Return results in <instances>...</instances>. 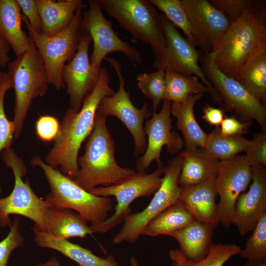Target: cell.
<instances>
[{
	"label": "cell",
	"instance_id": "cell-39",
	"mask_svg": "<svg viewBox=\"0 0 266 266\" xmlns=\"http://www.w3.org/2000/svg\"><path fill=\"white\" fill-rule=\"evenodd\" d=\"M209 1L226 16L231 24L238 19L255 1L252 0H210Z\"/></svg>",
	"mask_w": 266,
	"mask_h": 266
},
{
	"label": "cell",
	"instance_id": "cell-44",
	"mask_svg": "<svg viewBox=\"0 0 266 266\" xmlns=\"http://www.w3.org/2000/svg\"><path fill=\"white\" fill-rule=\"evenodd\" d=\"M10 47L8 44L0 37V68L7 67L10 59L9 55Z\"/></svg>",
	"mask_w": 266,
	"mask_h": 266
},
{
	"label": "cell",
	"instance_id": "cell-19",
	"mask_svg": "<svg viewBox=\"0 0 266 266\" xmlns=\"http://www.w3.org/2000/svg\"><path fill=\"white\" fill-rule=\"evenodd\" d=\"M251 167L252 183L237 199L232 221L241 235L252 231L266 213V170L261 165Z\"/></svg>",
	"mask_w": 266,
	"mask_h": 266
},
{
	"label": "cell",
	"instance_id": "cell-41",
	"mask_svg": "<svg viewBox=\"0 0 266 266\" xmlns=\"http://www.w3.org/2000/svg\"><path fill=\"white\" fill-rule=\"evenodd\" d=\"M17 1L32 28L38 33H42V22L35 0H17Z\"/></svg>",
	"mask_w": 266,
	"mask_h": 266
},
{
	"label": "cell",
	"instance_id": "cell-36",
	"mask_svg": "<svg viewBox=\"0 0 266 266\" xmlns=\"http://www.w3.org/2000/svg\"><path fill=\"white\" fill-rule=\"evenodd\" d=\"M12 89V82L7 72L0 70V153L11 148L15 126L14 122L9 120L4 108V99L7 91ZM2 190L0 187V194Z\"/></svg>",
	"mask_w": 266,
	"mask_h": 266
},
{
	"label": "cell",
	"instance_id": "cell-32",
	"mask_svg": "<svg viewBox=\"0 0 266 266\" xmlns=\"http://www.w3.org/2000/svg\"><path fill=\"white\" fill-rule=\"evenodd\" d=\"M234 79L264 104L266 98V51L255 58Z\"/></svg>",
	"mask_w": 266,
	"mask_h": 266
},
{
	"label": "cell",
	"instance_id": "cell-8",
	"mask_svg": "<svg viewBox=\"0 0 266 266\" xmlns=\"http://www.w3.org/2000/svg\"><path fill=\"white\" fill-rule=\"evenodd\" d=\"M2 156L5 165L13 171L14 186L8 196L0 198V227H10L13 221L9 216L16 214L32 220L35 223L33 228L44 232V213L48 204L34 193L28 181H23L27 168L14 150L11 148L4 150Z\"/></svg>",
	"mask_w": 266,
	"mask_h": 266
},
{
	"label": "cell",
	"instance_id": "cell-46",
	"mask_svg": "<svg viewBox=\"0 0 266 266\" xmlns=\"http://www.w3.org/2000/svg\"><path fill=\"white\" fill-rule=\"evenodd\" d=\"M242 266H266V260L258 262L247 261Z\"/></svg>",
	"mask_w": 266,
	"mask_h": 266
},
{
	"label": "cell",
	"instance_id": "cell-45",
	"mask_svg": "<svg viewBox=\"0 0 266 266\" xmlns=\"http://www.w3.org/2000/svg\"><path fill=\"white\" fill-rule=\"evenodd\" d=\"M31 266H61V264L56 257H52L46 262Z\"/></svg>",
	"mask_w": 266,
	"mask_h": 266
},
{
	"label": "cell",
	"instance_id": "cell-1",
	"mask_svg": "<svg viewBox=\"0 0 266 266\" xmlns=\"http://www.w3.org/2000/svg\"><path fill=\"white\" fill-rule=\"evenodd\" d=\"M110 77L101 66L98 82L85 98L80 110L69 108L66 111L54 144L47 154L45 163L74 180L78 170V155L81 144L91 134L99 104L115 92L110 86Z\"/></svg>",
	"mask_w": 266,
	"mask_h": 266
},
{
	"label": "cell",
	"instance_id": "cell-42",
	"mask_svg": "<svg viewBox=\"0 0 266 266\" xmlns=\"http://www.w3.org/2000/svg\"><path fill=\"white\" fill-rule=\"evenodd\" d=\"M249 125V123L241 122L235 117L232 116L224 118L220 129L221 133L224 135H242L247 133Z\"/></svg>",
	"mask_w": 266,
	"mask_h": 266
},
{
	"label": "cell",
	"instance_id": "cell-40",
	"mask_svg": "<svg viewBox=\"0 0 266 266\" xmlns=\"http://www.w3.org/2000/svg\"><path fill=\"white\" fill-rule=\"evenodd\" d=\"M57 118L51 115L40 116L35 122V132L39 139L45 142L54 141L60 131Z\"/></svg>",
	"mask_w": 266,
	"mask_h": 266
},
{
	"label": "cell",
	"instance_id": "cell-33",
	"mask_svg": "<svg viewBox=\"0 0 266 266\" xmlns=\"http://www.w3.org/2000/svg\"><path fill=\"white\" fill-rule=\"evenodd\" d=\"M176 28L181 29L187 39L194 47L197 46L193 36L190 23L182 3L180 0H149Z\"/></svg>",
	"mask_w": 266,
	"mask_h": 266
},
{
	"label": "cell",
	"instance_id": "cell-7",
	"mask_svg": "<svg viewBox=\"0 0 266 266\" xmlns=\"http://www.w3.org/2000/svg\"><path fill=\"white\" fill-rule=\"evenodd\" d=\"M84 6L83 5L77 9L67 27L52 36L36 32L22 14V20L45 64L50 84L58 91L65 87L62 77L64 66L74 56L84 32L82 26Z\"/></svg>",
	"mask_w": 266,
	"mask_h": 266
},
{
	"label": "cell",
	"instance_id": "cell-27",
	"mask_svg": "<svg viewBox=\"0 0 266 266\" xmlns=\"http://www.w3.org/2000/svg\"><path fill=\"white\" fill-rule=\"evenodd\" d=\"M42 22V33L55 35L65 29L73 19L81 0H35Z\"/></svg>",
	"mask_w": 266,
	"mask_h": 266
},
{
	"label": "cell",
	"instance_id": "cell-23",
	"mask_svg": "<svg viewBox=\"0 0 266 266\" xmlns=\"http://www.w3.org/2000/svg\"><path fill=\"white\" fill-rule=\"evenodd\" d=\"M215 227L213 224L195 220L168 236L176 239L179 250L187 258L199 261L205 257L212 244Z\"/></svg>",
	"mask_w": 266,
	"mask_h": 266
},
{
	"label": "cell",
	"instance_id": "cell-13",
	"mask_svg": "<svg viewBox=\"0 0 266 266\" xmlns=\"http://www.w3.org/2000/svg\"><path fill=\"white\" fill-rule=\"evenodd\" d=\"M252 180V167L245 156L219 161L215 178L219 197L217 204L219 223L229 228L232 224L235 202Z\"/></svg>",
	"mask_w": 266,
	"mask_h": 266
},
{
	"label": "cell",
	"instance_id": "cell-28",
	"mask_svg": "<svg viewBox=\"0 0 266 266\" xmlns=\"http://www.w3.org/2000/svg\"><path fill=\"white\" fill-rule=\"evenodd\" d=\"M195 220L186 206L178 200L152 219L143 231L141 235L151 237L168 235Z\"/></svg>",
	"mask_w": 266,
	"mask_h": 266
},
{
	"label": "cell",
	"instance_id": "cell-10",
	"mask_svg": "<svg viewBox=\"0 0 266 266\" xmlns=\"http://www.w3.org/2000/svg\"><path fill=\"white\" fill-rule=\"evenodd\" d=\"M163 168L151 173L137 172L115 185L97 187L89 192L99 197L115 198L117 204L113 214L102 223L91 225L93 233H105L123 222L132 212L130 205L136 199L154 194L160 187Z\"/></svg>",
	"mask_w": 266,
	"mask_h": 266
},
{
	"label": "cell",
	"instance_id": "cell-17",
	"mask_svg": "<svg viewBox=\"0 0 266 266\" xmlns=\"http://www.w3.org/2000/svg\"><path fill=\"white\" fill-rule=\"evenodd\" d=\"M171 101L164 99L161 111L152 112L151 118L145 122L144 132L147 135L148 142L145 151L136 160L137 172H145L154 161L162 167L161 153L164 145H166L168 153L171 155L182 149L183 140L177 133L171 131Z\"/></svg>",
	"mask_w": 266,
	"mask_h": 266
},
{
	"label": "cell",
	"instance_id": "cell-3",
	"mask_svg": "<svg viewBox=\"0 0 266 266\" xmlns=\"http://www.w3.org/2000/svg\"><path fill=\"white\" fill-rule=\"evenodd\" d=\"M106 118L97 111L84 153L78 158L79 168L74 180L88 192L100 185L116 184L136 172L134 169L121 167L116 162L115 144L106 126Z\"/></svg>",
	"mask_w": 266,
	"mask_h": 266
},
{
	"label": "cell",
	"instance_id": "cell-35",
	"mask_svg": "<svg viewBox=\"0 0 266 266\" xmlns=\"http://www.w3.org/2000/svg\"><path fill=\"white\" fill-rule=\"evenodd\" d=\"M239 256L247 261L266 260V213L259 219Z\"/></svg>",
	"mask_w": 266,
	"mask_h": 266
},
{
	"label": "cell",
	"instance_id": "cell-9",
	"mask_svg": "<svg viewBox=\"0 0 266 266\" xmlns=\"http://www.w3.org/2000/svg\"><path fill=\"white\" fill-rule=\"evenodd\" d=\"M182 163L179 154L163 168L161 184L150 202L141 211L131 213L125 218L122 228L112 239L113 244L136 242L148 223L179 200L182 189L178 182Z\"/></svg>",
	"mask_w": 266,
	"mask_h": 266
},
{
	"label": "cell",
	"instance_id": "cell-37",
	"mask_svg": "<svg viewBox=\"0 0 266 266\" xmlns=\"http://www.w3.org/2000/svg\"><path fill=\"white\" fill-rule=\"evenodd\" d=\"M20 218L16 217L7 236L0 241V266H7L11 253L21 247L25 239L20 232Z\"/></svg>",
	"mask_w": 266,
	"mask_h": 266
},
{
	"label": "cell",
	"instance_id": "cell-14",
	"mask_svg": "<svg viewBox=\"0 0 266 266\" xmlns=\"http://www.w3.org/2000/svg\"><path fill=\"white\" fill-rule=\"evenodd\" d=\"M203 66L206 78L226 106L244 118L254 119L262 131L266 132L265 105L254 98L237 81L221 72L210 54H206Z\"/></svg>",
	"mask_w": 266,
	"mask_h": 266
},
{
	"label": "cell",
	"instance_id": "cell-24",
	"mask_svg": "<svg viewBox=\"0 0 266 266\" xmlns=\"http://www.w3.org/2000/svg\"><path fill=\"white\" fill-rule=\"evenodd\" d=\"M22 14L17 0H0V37L16 57L30 47V36L22 29Z\"/></svg>",
	"mask_w": 266,
	"mask_h": 266
},
{
	"label": "cell",
	"instance_id": "cell-38",
	"mask_svg": "<svg viewBox=\"0 0 266 266\" xmlns=\"http://www.w3.org/2000/svg\"><path fill=\"white\" fill-rule=\"evenodd\" d=\"M245 158L250 165H266V133L262 131L253 136L246 151Z\"/></svg>",
	"mask_w": 266,
	"mask_h": 266
},
{
	"label": "cell",
	"instance_id": "cell-16",
	"mask_svg": "<svg viewBox=\"0 0 266 266\" xmlns=\"http://www.w3.org/2000/svg\"><path fill=\"white\" fill-rule=\"evenodd\" d=\"M92 42L89 33L84 31L76 52L62 71V80L66 86L70 108L78 112L85 98L97 84L101 66L90 63L89 49Z\"/></svg>",
	"mask_w": 266,
	"mask_h": 266
},
{
	"label": "cell",
	"instance_id": "cell-47",
	"mask_svg": "<svg viewBox=\"0 0 266 266\" xmlns=\"http://www.w3.org/2000/svg\"><path fill=\"white\" fill-rule=\"evenodd\" d=\"M130 263L131 266H139L136 260L133 257H132L130 258ZM172 266H178L176 263L172 262Z\"/></svg>",
	"mask_w": 266,
	"mask_h": 266
},
{
	"label": "cell",
	"instance_id": "cell-31",
	"mask_svg": "<svg viewBox=\"0 0 266 266\" xmlns=\"http://www.w3.org/2000/svg\"><path fill=\"white\" fill-rule=\"evenodd\" d=\"M241 248L235 244H212L203 259L192 261L187 258L179 249H171L169 256L178 266H224L233 256L238 254Z\"/></svg>",
	"mask_w": 266,
	"mask_h": 266
},
{
	"label": "cell",
	"instance_id": "cell-12",
	"mask_svg": "<svg viewBox=\"0 0 266 266\" xmlns=\"http://www.w3.org/2000/svg\"><path fill=\"white\" fill-rule=\"evenodd\" d=\"M88 3V9L82 14V26L93 42L92 53L89 58L90 63L95 66H101L108 54L120 52L130 61L142 63L141 53L118 36L112 28V22L104 17L98 1L89 0Z\"/></svg>",
	"mask_w": 266,
	"mask_h": 266
},
{
	"label": "cell",
	"instance_id": "cell-15",
	"mask_svg": "<svg viewBox=\"0 0 266 266\" xmlns=\"http://www.w3.org/2000/svg\"><path fill=\"white\" fill-rule=\"evenodd\" d=\"M160 17L166 42V51L161 68L197 76L209 89L213 101L222 103L220 95L199 65V51L163 14H160Z\"/></svg>",
	"mask_w": 266,
	"mask_h": 266
},
{
	"label": "cell",
	"instance_id": "cell-22",
	"mask_svg": "<svg viewBox=\"0 0 266 266\" xmlns=\"http://www.w3.org/2000/svg\"><path fill=\"white\" fill-rule=\"evenodd\" d=\"M32 229L37 246L56 250L76 262L79 266H120L112 255L101 258L68 239H58L33 228Z\"/></svg>",
	"mask_w": 266,
	"mask_h": 266
},
{
	"label": "cell",
	"instance_id": "cell-43",
	"mask_svg": "<svg viewBox=\"0 0 266 266\" xmlns=\"http://www.w3.org/2000/svg\"><path fill=\"white\" fill-rule=\"evenodd\" d=\"M202 118L210 126L219 127L224 117V111L221 108H216L208 104L202 107Z\"/></svg>",
	"mask_w": 266,
	"mask_h": 266
},
{
	"label": "cell",
	"instance_id": "cell-25",
	"mask_svg": "<svg viewBox=\"0 0 266 266\" xmlns=\"http://www.w3.org/2000/svg\"><path fill=\"white\" fill-rule=\"evenodd\" d=\"M182 157L179 184L185 187L215 178L219 160L205 149L197 148L180 152Z\"/></svg>",
	"mask_w": 266,
	"mask_h": 266
},
{
	"label": "cell",
	"instance_id": "cell-2",
	"mask_svg": "<svg viewBox=\"0 0 266 266\" xmlns=\"http://www.w3.org/2000/svg\"><path fill=\"white\" fill-rule=\"evenodd\" d=\"M257 3L230 24L210 53L216 66L228 77H237L255 58L266 51V14Z\"/></svg>",
	"mask_w": 266,
	"mask_h": 266
},
{
	"label": "cell",
	"instance_id": "cell-30",
	"mask_svg": "<svg viewBox=\"0 0 266 266\" xmlns=\"http://www.w3.org/2000/svg\"><path fill=\"white\" fill-rule=\"evenodd\" d=\"M250 140L242 135H224L218 127L208 134L204 149L220 161H225L245 152Z\"/></svg>",
	"mask_w": 266,
	"mask_h": 266
},
{
	"label": "cell",
	"instance_id": "cell-6",
	"mask_svg": "<svg viewBox=\"0 0 266 266\" xmlns=\"http://www.w3.org/2000/svg\"><path fill=\"white\" fill-rule=\"evenodd\" d=\"M30 36L29 49L10 61L7 67L15 93L13 121L15 126L14 137L16 138L22 133L25 119L33 100L44 96L50 85L41 56Z\"/></svg>",
	"mask_w": 266,
	"mask_h": 266
},
{
	"label": "cell",
	"instance_id": "cell-26",
	"mask_svg": "<svg viewBox=\"0 0 266 266\" xmlns=\"http://www.w3.org/2000/svg\"><path fill=\"white\" fill-rule=\"evenodd\" d=\"M203 95H193L179 103L171 102V114L177 120V127L184 138L186 150L204 149L208 137L200 126L194 113L196 103Z\"/></svg>",
	"mask_w": 266,
	"mask_h": 266
},
{
	"label": "cell",
	"instance_id": "cell-21",
	"mask_svg": "<svg viewBox=\"0 0 266 266\" xmlns=\"http://www.w3.org/2000/svg\"><path fill=\"white\" fill-rule=\"evenodd\" d=\"M44 220L43 232L58 239L85 238L93 233L87 220L71 209L48 205L44 213Z\"/></svg>",
	"mask_w": 266,
	"mask_h": 266
},
{
	"label": "cell",
	"instance_id": "cell-20",
	"mask_svg": "<svg viewBox=\"0 0 266 266\" xmlns=\"http://www.w3.org/2000/svg\"><path fill=\"white\" fill-rule=\"evenodd\" d=\"M215 178L182 187L179 200L186 206L196 220L216 226L219 221Z\"/></svg>",
	"mask_w": 266,
	"mask_h": 266
},
{
	"label": "cell",
	"instance_id": "cell-29",
	"mask_svg": "<svg viewBox=\"0 0 266 266\" xmlns=\"http://www.w3.org/2000/svg\"><path fill=\"white\" fill-rule=\"evenodd\" d=\"M165 99L179 103L193 95L209 93V89L193 75H184L168 69H165Z\"/></svg>",
	"mask_w": 266,
	"mask_h": 266
},
{
	"label": "cell",
	"instance_id": "cell-11",
	"mask_svg": "<svg viewBox=\"0 0 266 266\" xmlns=\"http://www.w3.org/2000/svg\"><path fill=\"white\" fill-rule=\"evenodd\" d=\"M104 59L114 69L119 85L117 92L101 100L97 111L106 117L114 116L123 123L133 137L135 146L134 155L137 157L143 154L147 147L143 123L145 120L151 117L152 112L149 110L146 102H144L140 108L136 107L132 103L129 93L125 90L126 81L119 61L108 57Z\"/></svg>",
	"mask_w": 266,
	"mask_h": 266
},
{
	"label": "cell",
	"instance_id": "cell-18",
	"mask_svg": "<svg viewBox=\"0 0 266 266\" xmlns=\"http://www.w3.org/2000/svg\"><path fill=\"white\" fill-rule=\"evenodd\" d=\"M197 46L206 54L213 52L228 30L230 22L209 0H181Z\"/></svg>",
	"mask_w": 266,
	"mask_h": 266
},
{
	"label": "cell",
	"instance_id": "cell-5",
	"mask_svg": "<svg viewBox=\"0 0 266 266\" xmlns=\"http://www.w3.org/2000/svg\"><path fill=\"white\" fill-rule=\"evenodd\" d=\"M31 164L43 170L48 182L50 191L45 200L48 205L71 209L91 225L99 224L108 218V213L112 210L109 197L97 196L86 191L74 180L46 164L38 156L32 158Z\"/></svg>",
	"mask_w": 266,
	"mask_h": 266
},
{
	"label": "cell",
	"instance_id": "cell-4",
	"mask_svg": "<svg viewBox=\"0 0 266 266\" xmlns=\"http://www.w3.org/2000/svg\"><path fill=\"white\" fill-rule=\"evenodd\" d=\"M102 10L115 19L133 39L149 45L154 60L153 66L161 68L166 42L160 14L148 0H98Z\"/></svg>",
	"mask_w": 266,
	"mask_h": 266
},
{
	"label": "cell",
	"instance_id": "cell-34",
	"mask_svg": "<svg viewBox=\"0 0 266 266\" xmlns=\"http://www.w3.org/2000/svg\"><path fill=\"white\" fill-rule=\"evenodd\" d=\"M136 79L138 88L151 100L153 110L157 112L160 102L165 98V69L160 68L155 72L139 73Z\"/></svg>",
	"mask_w": 266,
	"mask_h": 266
}]
</instances>
